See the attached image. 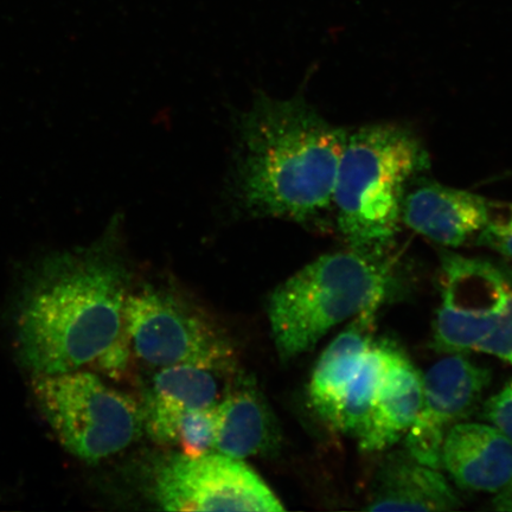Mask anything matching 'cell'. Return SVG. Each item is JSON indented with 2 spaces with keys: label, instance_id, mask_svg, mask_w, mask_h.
Instances as JSON below:
<instances>
[{
  "label": "cell",
  "instance_id": "cell-12",
  "mask_svg": "<svg viewBox=\"0 0 512 512\" xmlns=\"http://www.w3.org/2000/svg\"><path fill=\"white\" fill-rule=\"evenodd\" d=\"M216 374L195 366L159 368L140 405L146 434L158 444L174 445L176 426L185 412L220 401Z\"/></svg>",
  "mask_w": 512,
  "mask_h": 512
},
{
  "label": "cell",
  "instance_id": "cell-18",
  "mask_svg": "<svg viewBox=\"0 0 512 512\" xmlns=\"http://www.w3.org/2000/svg\"><path fill=\"white\" fill-rule=\"evenodd\" d=\"M220 422L219 402L211 407L191 409L178 421L174 445L181 446L187 456L214 451Z\"/></svg>",
  "mask_w": 512,
  "mask_h": 512
},
{
  "label": "cell",
  "instance_id": "cell-17",
  "mask_svg": "<svg viewBox=\"0 0 512 512\" xmlns=\"http://www.w3.org/2000/svg\"><path fill=\"white\" fill-rule=\"evenodd\" d=\"M400 348L390 341L373 342L364 355L345 393L334 428L335 432L354 434L366 418L375 396L392 367Z\"/></svg>",
  "mask_w": 512,
  "mask_h": 512
},
{
  "label": "cell",
  "instance_id": "cell-15",
  "mask_svg": "<svg viewBox=\"0 0 512 512\" xmlns=\"http://www.w3.org/2000/svg\"><path fill=\"white\" fill-rule=\"evenodd\" d=\"M377 309L361 313L332 341L316 364L309 384L313 411L334 431L339 409L364 355L374 342Z\"/></svg>",
  "mask_w": 512,
  "mask_h": 512
},
{
  "label": "cell",
  "instance_id": "cell-2",
  "mask_svg": "<svg viewBox=\"0 0 512 512\" xmlns=\"http://www.w3.org/2000/svg\"><path fill=\"white\" fill-rule=\"evenodd\" d=\"M238 206L254 217L310 223L328 213L348 131L303 98L256 95L238 124Z\"/></svg>",
  "mask_w": 512,
  "mask_h": 512
},
{
  "label": "cell",
  "instance_id": "cell-5",
  "mask_svg": "<svg viewBox=\"0 0 512 512\" xmlns=\"http://www.w3.org/2000/svg\"><path fill=\"white\" fill-rule=\"evenodd\" d=\"M31 389L61 446L82 462L123 452L144 430L138 403L92 371L31 375Z\"/></svg>",
  "mask_w": 512,
  "mask_h": 512
},
{
  "label": "cell",
  "instance_id": "cell-14",
  "mask_svg": "<svg viewBox=\"0 0 512 512\" xmlns=\"http://www.w3.org/2000/svg\"><path fill=\"white\" fill-rule=\"evenodd\" d=\"M456 491L443 473L422 464L407 451L390 454L377 471L369 511H451L460 507Z\"/></svg>",
  "mask_w": 512,
  "mask_h": 512
},
{
  "label": "cell",
  "instance_id": "cell-4",
  "mask_svg": "<svg viewBox=\"0 0 512 512\" xmlns=\"http://www.w3.org/2000/svg\"><path fill=\"white\" fill-rule=\"evenodd\" d=\"M428 166L424 145L405 127L376 124L348 132L332 209L350 248L389 247L402 223L403 197Z\"/></svg>",
  "mask_w": 512,
  "mask_h": 512
},
{
  "label": "cell",
  "instance_id": "cell-16",
  "mask_svg": "<svg viewBox=\"0 0 512 512\" xmlns=\"http://www.w3.org/2000/svg\"><path fill=\"white\" fill-rule=\"evenodd\" d=\"M221 422L214 451L230 458L275 456L281 447L277 416L265 396L243 381L219 401Z\"/></svg>",
  "mask_w": 512,
  "mask_h": 512
},
{
  "label": "cell",
  "instance_id": "cell-10",
  "mask_svg": "<svg viewBox=\"0 0 512 512\" xmlns=\"http://www.w3.org/2000/svg\"><path fill=\"white\" fill-rule=\"evenodd\" d=\"M494 202L473 192L424 182L407 189L401 221L428 240L459 247L488 223Z\"/></svg>",
  "mask_w": 512,
  "mask_h": 512
},
{
  "label": "cell",
  "instance_id": "cell-6",
  "mask_svg": "<svg viewBox=\"0 0 512 512\" xmlns=\"http://www.w3.org/2000/svg\"><path fill=\"white\" fill-rule=\"evenodd\" d=\"M124 335L134 356L150 367L195 366L222 373L235 366L233 343L221 326L162 288L128 293Z\"/></svg>",
  "mask_w": 512,
  "mask_h": 512
},
{
  "label": "cell",
  "instance_id": "cell-7",
  "mask_svg": "<svg viewBox=\"0 0 512 512\" xmlns=\"http://www.w3.org/2000/svg\"><path fill=\"white\" fill-rule=\"evenodd\" d=\"M153 497L166 511H284L280 499L243 460L181 454L158 467Z\"/></svg>",
  "mask_w": 512,
  "mask_h": 512
},
{
  "label": "cell",
  "instance_id": "cell-20",
  "mask_svg": "<svg viewBox=\"0 0 512 512\" xmlns=\"http://www.w3.org/2000/svg\"><path fill=\"white\" fill-rule=\"evenodd\" d=\"M477 351L495 356L512 366V291L503 316L494 331L478 345Z\"/></svg>",
  "mask_w": 512,
  "mask_h": 512
},
{
  "label": "cell",
  "instance_id": "cell-1",
  "mask_svg": "<svg viewBox=\"0 0 512 512\" xmlns=\"http://www.w3.org/2000/svg\"><path fill=\"white\" fill-rule=\"evenodd\" d=\"M115 220L99 241L43 256L24 274L14 310V344L31 375L94 368L123 341L132 274Z\"/></svg>",
  "mask_w": 512,
  "mask_h": 512
},
{
  "label": "cell",
  "instance_id": "cell-11",
  "mask_svg": "<svg viewBox=\"0 0 512 512\" xmlns=\"http://www.w3.org/2000/svg\"><path fill=\"white\" fill-rule=\"evenodd\" d=\"M441 467L459 488L498 494L512 482V441L492 425L458 422L446 434Z\"/></svg>",
  "mask_w": 512,
  "mask_h": 512
},
{
  "label": "cell",
  "instance_id": "cell-13",
  "mask_svg": "<svg viewBox=\"0 0 512 512\" xmlns=\"http://www.w3.org/2000/svg\"><path fill=\"white\" fill-rule=\"evenodd\" d=\"M424 376L401 349L354 433L361 451L379 453L399 443L420 412Z\"/></svg>",
  "mask_w": 512,
  "mask_h": 512
},
{
  "label": "cell",
  "instance_id": "cell-21",
  "mask_svg": "<svg viewBox=\"0 0 512 512\" xmlns=\"http://www.w3.org/2000/svg\"><path fill=\"white\" fill-rule=\"evenodd\" d=\"M484 418L512 441V381L486 402Z\"/></svg>",
  "mask_w": 512,
  "mask_h": 512
},
{
  "label": "cell",
  "instance_id": "cell-3",
  "mask_svg": "<svg viewBox=\"0 0 512 512\" xmlns=\"http://www.w3.org/2000/svg\"><path fill=\"white\" fill-rule=\"evenodd\" d=\"M384 253L349 247L325 254L274 288L267 317L281 362L306 354L339 324L380 310L394 280Z\"/></svg>",
  "mask_w": 512,
  "mask_h": 512
},
{
  "label": "cell",
  "instance_id": "cell-8",
  "mask_svg": "<svg viewBox=\"0 0 512 512\" xmlns=\"http://www.w3.org/2000/svg\"><path fill=\"white\" fill-rule=\"evenodd\" d=\"M441 265V303L435 319L434 348L447 355L465 354L496 328L512 283L491 262L446 253Z\"/></svg>",
  "mask_w": 512,
  "mask_h": 512
},
{
  "label": "cell",
  "instance_id": "cell-19",
  "mask_svg": "<svg viewBox=\"0 0 512 512\" xmlns=\"http://www.w3.org/2000/svg\"><path fill=\"white\" fill-rule=\"evenodd\" d=\"M477 243L512 259V203L492 204L490 219L477 235Z\"/></svg>",
  "mask_w": 512,
  "mask_h": 512
},
{
  "label": "cell",
  "instance_id": "cell-22",
  "mask_svg": "<svg viewBox=\"0 0 512 512\" xmlns=\"http://www.w3.org/2000/svg\"><path fill=\"white\" fill-rule=\"evenodd\" d=\"M494 508L499 511H512V482L496 494Z\"/></svg>",
  "mask_w": 512,
  "mask_h": 512
},
{
  "label": "cell",
  "instance_id": "cell-9",
  "mask_svg": "<svg viewBox=\"0 0 512 512\" xmlns=\"http://www.w3.org/2000/svg\"><path fill=\"white\" fill-rule=\"evenodd\" d=\"M488 369L465 354L443 358L424 376L420 412L405 435L406 451L418 462L441 470V450L448 431L462 422L489 386Z\"/></svg>",
  "mask_w": 512,
  "mask_h": 512
}]
</instances>
